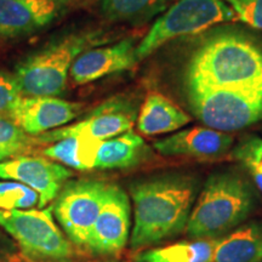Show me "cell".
Returning <instances> with one entry per match:
<instances>
[{"label": "cell", "instance_id": "obj_13", "mask_svg": "<svg viewBox=\"0 0 262 262\" xmlns=\"http://www.w3.org/2000/svg\"><path fill=\"white\" fill-rule=\"evenodd\" d=\"M137 61L135 39H123L116 44L94 47L84 51L74 61L70 77L75 84H88L107 75L131 70Z\"/></svg>", "mask_w": 262, "mask_h": 262}, {"label": "cell", "instance_id": "obj_6", "mask_svg": "<svg viewBox=\"0 0 262 262\" xmlns=\"http://www.w3.org/2000/svg\"><path fill=\"white\" fill-rule=\"evenodd\" d=\"M0 226L17 242L26 257L40 262H63L74 256L72 242L57 227L48 209L0 210Z\"/></svg>", "mask_w": 262, "mask_h": 262}, {"label": "cell", "instance_id": "obj_3", "mask_svg": "<svg viewBox=\"0 0 262 262\" xmlns=\"http://www.w3.org/2000/svg\"><path fill=\"white\" fill-rule=\"evenodd\" d=\"M253 206V191L247 180L233 171L215 172L199 193L185 232L192 239L221 238L242 224Z\"/></svg>", "mask_w": 262, "mask_h": 262}, {"label": "cell", "instance_id": "obj_18", "mask_svg": "<svg viewBox=\"0 0 262 262\" xmlns=\"http://www.w3.org/2000/svg\"><path fill=\"white\" fill-rule=\"evenodd\" d=\"M214 262H262V226H242L221 238Z\"/></svg>", "mask_w": 262, "mask_h": 262}, {"label": "cell", "instance_id": "obj_26", "mask_svg": "<svg viewBox=\"0 0 262 262\" xmlns=\"http://www.w3.org/2000/svg\"><path fill=\"white\" fill-rule=\"evenodd\" d=\"M237 17L251 27L262 29V0H224Z\"/></svg>", "mask_w": 262, "mask_h": 262}, {"label": "cell", "instance_id": "obj_14", "mask_svg": "<svg viewBox=\"0 0 262 262\" xmlns=\"http://www.w3.org/2000/svg\"><path fill=\"white\" fill-rule=\"evenodd\" d=\"M153 146L160 155L166 157L215 159L231 150L233 137L228 133L208 126H194L156 141Z\"/></svg>", "mask_w": 262, "mask_h": 262}, {"label": "cell", "instance_id": "obj_1", "mask_svg": "<svg viewBox=\"0 0 262 262\" xmlns=\"http://www.w3.org/2000/svg\"><path fill=\"white\" fill-rule=\"evenodd\" d=\"M198 182L187 173L169 172L130 185L134 203L133 250L160 243L186 229L196 199Z\"/></svg>", "mask_w": 262, "mask_h": 262}, {"label": "cell", "instance_id": "obj_16", "mask_svg": "<svg viewBox=\"0 0 262 262\" xmlns=\"http://www.w3.org/2000/svg\"><path fill=\"white\" fill-rule=\"evenodd\" d=\"M192 118L181 107L158 91L147 94L137 114V130L142 135L169 134L191 123Z\"/></svg>", "mask_w": 262, "mask_h": 262}, {"label": "cell", "instance_id": "obj_5", "mask_svg": "<svg viewBox=\"0 0 262 262\" xmlns=\"http://www.w3.org/2000/svg\"><path fill=\"white\" fill-rule=\"evenodd\" d=\"M234 18V11L224 0H176L139 42L137 60L148 57L173 39L196 34Z\"/></svg>", "mask_w": 262, "mask_h": 262}, {"label": "cell", "instance_id": "obj_29", "mask_svg": "<svg viewBox=\"0 0 262 262\" xmlns=\"http://www.w3.org/2000/svg\"><path fill=\"white\" fill-rule=\"evenodd\" d=\"M55 2H58V3H61V4H62V2H66V0H55Z\"/></svg>", "mask_w": 262, "mask_h": 262}, {"label": "cell", "instance_id": "obj_19", "mask_svg": "<svg viewBox=\"0 0 262 262\" xmlns=\"http://www.w3.org/2000/svg\"><path fill=\"white\" fill-rule=\"evenodd\" d=\"M102 141L85 135H74L61 139L42 149V156L77 170L94 169L98 148Z\"/></svg>", "mask_w": 262, "mask_h": 262}, {"label": "cell", "instance_id": "obj_28", "mask_svg": "<svg viewBox=\"0 0 262 262\" xmlns=\"http://www.w3.org/2000/svg\"><path fill=\"white\" fill-rule=\"evenodd\" d=\"M28 262H40V261H34V260H31V258H28Z\"/></svg>", "mask_w": 262, "mask_h": 262}, {"label": "cell", "instance_id": "obj_12", "mask_svg": "<svg viewBox=\"0 0 262 262\" xmlns=\"http://www.w3.org/2000/svg\"><path fill=\"white\" fill-rule=\"evenodd\" d=\"M83 104L54 96H22L9 114L10 119L31 136L60 129L74 120Z\"/></svg>", "mask_w": 262, "mask_h": 262}, {"label": "cell", "instance_id": "obj_11", "mask_svg": "<svg viewBox=\"0 0 262 262\" xmlns=\"http://www.w3.org/2000/svg\"><path fill=\"white\" fill-rule=\"evenodd\" d=\"M130 201L119 186L108 185L101 210L91 228L86 249L96 255L119 253L130 232Z\"/></svg>", "mask_w": 262, "mask_h": 262}, {"label": "cell", "instance_id": "obj_7", "mask_svg": "<svg viewBox=\"0 0 262 262\" xmlns=\"http://www.w3.org/2000/svg\"><path fill=\"white\" fill-rule=\"evenodd\" d=\"M185 90L193 114L211 129L231 133L262 120V91Z\"/></svg>", "mask_w": 262, "mask_h": 262}, {"label": "cell", "instance_id": "obj_10", "mask_svg": "<svg viewBox=\"0 0 262 262\" xmlns=\"http://www.w3.org/2000/svg\"><path fill=\"white\" fill-rule=\"evenodd\" d=\"M72 175L70 169L47 157L21 156L0 162V180L19 182L38 192L39 208L56 199Z\"/></svg>", "mask_w": 262, "mask_h": 262}, {"label": "cell", "instance_id": "obj_22", "mask_svg": "<svg viewBox=\"0 0 262 262\" xmlns=\"http://www.w3.org/2000/svg\"><path fill=\"white\" fill-rule=\"evenodd\" d=\"M35 145L34 136L28 135L8 117L0 116V162L26 156Z\"/></svg>", "mask_w": 262, "mask_h": 262}, {"label": "cell", "instance_id": "obj_4", "mask_svg": "<svg viewBox=\"0 0 262 262\" xmlns=\"http://www.w3.org/2000/svg\"><path fill=\"white\" fill-rule=\"evenodd\" d=\"M103 41V34L98 31L74 32L31 55L16 67L14 73L22 95H61L77 57Z\"/></svg>", "mask_w": 262, "mask_h": 262}, {"label": "cell", "instance_id": "obj_23", "mask_svg": "<svg viewBox=\"0 0 262 262\" xmlns=\"http://www.w3.org/2000/svg\"><path fill=\"white\" fill-rule=\"evenodd\" d=\"M233 157L249 173L253 176L255 183L262 192V139L249 135L239 141L233 148Z\"/></svg>", "mask_w": 262, "mask_h": 262}, {"label": "cell", "instance_id": "obj_17", "mask_svg": "<svg viewBox=\"0 0 262 262\" xmlns=\"http://www.w3.org/2000/svg\"><path fill=\"white\" fill-rule=\"evenodd\" d=\"M148 152L145 141L133 130L104 140L98 148L94 169L113 170L135 166Z\"/></svg>", "mask_w": 262, "mask_h": 262}, {"label": "cell", "instance_id": "obj_21", "mask_svg": "<svg viewBox=\"0 0 262 262\" xmlns=\"http://www.w3.org/2000/svg\"><path fill=\"white\" fill-rule=\"evenodd\" d=\"M176 0H101L100 11L114 24L140 25L163 14Z\"/></svg>", "mask_w": 262, "mask_h": 262}, {"label": "cell", "instance_id": "obj_9", "mask_svg": "<svg viewBox=\"0 0 262 262\" xmlns=\"http://www.w3.org/2000/svg\"><path fill=\"white\" fill-rule=\"evenodd\" d=\"M137 108L126 97H114L95 108L84 119L34 136L38 143L48 145L68 136L85 135L104 141L133 129L137 118Z\"/></svg>", "mask_w": 262, "mask_h": 262}, {"label": "cell", "instance_id": "obj_15", "mask_svg": "<svg viewBox=\"0 0 262 262\" xmlns=\"http://www.w3.org/2000/svg\"><path fill=\"white\" fill-rule=\"evenodd\" d=\"M55 0H0V37L17 38L47 27L60 14Z\"/></svg>", "mask_w": 262, "mask_h": 262}, {"label": "cell", "instance_id": "obj_20", "mask_svg": "<svg viewBox=\"0 0 262 262\" xmlns=\"http://www.w3.org/2000/svg\"><path fill=\"white\" fill-rule=\"evenodd\" d=\"M220 239H193L147 249L137 255L135 262H214L215 249Z\"/></svg>", "mask_w": 262, "mask_h": 262}, {"label": "cell", "instance_id": "obj_24", "mask_svg": "<svg viewBox=\"0 0 262 262\" xmlns=\"http://www.w3.org/2000/svg\"><path fill=\"white\" fill-rule=\"evenodd\" d=\"M39 204V194L16 181H0V210L31 209Z\"/></svg>", "mask_w": 262, "mask_h": 262}, {"label": "cell", "instance_id": "obj_2", "mask_svg": "<svg viewBox=\"0 0 262 262\" xmlns=\"http://www.w3.org/2000/svg\"><path fill=\"white\" fill-rule=\"evenodd\" d=\"M185 88L262 91V51L239 35L209 39L189 58Z\"/></svg>", "mask_w": 262, "mask_h": 262}, {"label": "cell", "instance_id": "obj_25", "mask_svg": "<svg viewBox=\"0 0 262 262\" xmlns=\"http://www.w3.org/2000/svg\"><path fill=\"white\" fill-rule=\"evenodd\" d=\"M22 96L15 75L0 72V116L9 117Z\"/></svg>", "mask_w": 262, "mask_h": 262}, {"label": "cell", "instance_id": "obj_8", "mask_svg": "<svg viewBox=\"0 0 262 262\" xmlns=\"http://www.w3.org/2000/svg\"><path fill=\"white\" fill-rule=\"evenodd\" d=\"M108 183L98 180L67 181L56 196L52 212L72 243L86 249L91 228L106 196Z\"/></svg>", "mask_w": 262, "mask_h": 262}, {"label": "cell", "instance_id": "obj_27", "mask_svg": "<svg viewBox=\"0 0 262 262\" xmlns=\"http://www.w3.org/2000/svg\"><path fill=\"white\" fill-rule=\"evenodd\" d=\"M4 262H28V258L24 254H9L5 256Z\"/></svg>", "mask_w": 262, "mask_h": 262}]
</instances>
